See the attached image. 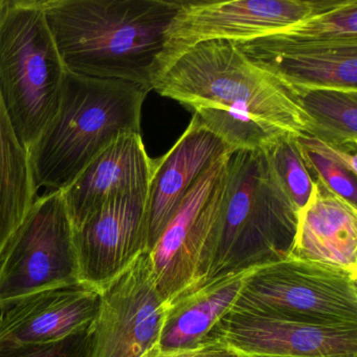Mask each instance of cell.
Here are the masks:
<instances>
[{"instance_id":"cell-10","label":"cell","mask_w":357,"mask_h":357,"mask_svg":"<svg viewBox=\"0 0 357 357\" xmlns=\"http://www.w3.org/2000/svg\"><path fill=\"white\" fill-rule=\"evenodd\" d=\"M231 151L200 175L149 252L156 285L168 304L193 281L198 252L225 197Z\"/></svg>"},{"instance_id":"cell-18","label":"cell","mask_w":357,"mask_h":357,"mask_svg":"<svg viewBox=\"0 0 357 357\" xmlns=\"http://www.w3.org/2000/svg\"><path fill=\"white\" fill-rule=\"evenodd\" d=\"M254 269L211 280L175 296L168 304L160 348L177 350L208 342L211 332L235 304Z\"/></svg>"},{"instance_id":"cell-21","label":"cell","mask_w":357,"mask_h":357,"mask_svg":"<svg viewBox=\"0 0 357 357\" xmlns=\"http://www.w3.org/2000/svg\"><path fill=\"white\" fill-rule=\"evenodd\" d=\"M296 91L298 102L312 124L309 137L336 147L357 150V91Z\"/></svg>"},{"instance_id":"cell-9","label":"cell","mask_w":357,"mask_h":357,"mask_svg":"<svg viewBox=\"0 0 357 357\" xmlns=\"http://www.w3.org/2000/svg\"><path fill=\"white\" fill-rule=\"evenodd\" d=\"M99 296L89 357H142L160 346L169 306L156 285L149 252Z\"/></svg>"},{"instance_id":"cell-5","label":"cell","mask_w":357,"mask_h":357,"mask_svg":"<svg viewBox=\"0 0 357 357\" xmlns=\"http://www.w3.org/2000/svg\"><path fill=\"white\" fill-rule=\"evenodd\" d=\"M66 70L41 0H6L0 10V96L28 152L59 109Z\"/></svg>"},{"instance_id":"cell-2","label":"cell","mask_w":357,"mask_h":357,"mask_svg":"<svg viewBox=\"0 0 357 357\" xmlns=\"http://www.w3.org/2000/svg\"><path fill=\"white\" fill-rule=\"evenodd\" d=\"M66 70L151 89L166 32L181 1L41 0Z\"/></svg>"},{"instance_id":"cell-25","label":"cell","mask_w":357,"mask_h":357,"mask_svg":"<svg viewBox=\"0 0 357 357\" xmlns=\"http://www.w3.org/2000/svg\"><path fill=\"white\" fill-rule=\"evenodd\" d=\"M296 141L303 149L312 152L329 162H335L352 172L353 174L357 175V150L344 149V148L329 145L325 142L319 141L309 135L296 137Z\"/></svg>"},{"instance_id":"cell-7","label":"cell","mask_w":357,"mask_h":357,"mask_svg":"<svg viewBox=\"0 0 357 357\" xmlns=\"http://www.w3.org/2000/svg\"><path fill=\"white\" fill-rule=\"evenodd\" d=\"M80 284L63 194L47 192L35 200L0 255V310L37 292Z\"/></svg>"},{"instance_id":"cell-16","label":"cell","mask_w":357,"mask_h":357,"mask_svg":"<svg viewBox=\"0 0 357 357\" xmlns=\"http://www.w3.org/2000/svg\"><path fill=\"white\" fill-rule=\"evenodd\" d=\"M288 257L357 273V208L313 181L312 193L298 212Z\"/></svg>"},{"instance_id":"cell-1","label":"cell","mask_w":357,"mask_h":357,"mask_svg":"<svg viewBox=\"0 0 357 357\" xmlns=\"http://www.w3.org/2000/svg\"><path fill=\"white\" fill-rule=\"evenodd\" d=\"M151 89L193 112L231 149H264L281 135H310L296 91L231 41L198 43L158 60Z\"/></svg>"},{"instance_id":"cell-13","label":"cell","mask_w":357,"mask_h":357,"mask_svg":"<svg viewBox=\"0 0 357 357\" xmlns=\"http://www.w3.org/2000/svg\"><path fill=\"white\" fill-rule=\"evenodd\" d=\"M99 292L75 285L37 292L1 310L0 349L45 346L91 329Z\"/></svg>"},{"instance_id":"cell-4","label":"cell","mask_w":357,"mask_h":357,"mask_svg":"<svg viewBox=\"0 0 357 357\" xmlns=\"http://www.w3.org/2000/svg\"><path fill=\"white\" fill-rule=\"evenodd\" d=\"M150 91L137 83L66 70L59 109L29 151L37 192L63 191L120 135L141 133Z\"/></svg>"},{"instance_id":"cell-12","label":"cell","mask_w":357,"mask_h":357,"mask_svg":"<svg viewBox=\"0 0 357 357\" xmlns=\"http://www.w3.org/2000/svg\"><path fill=\"white\" fill-rule=\"evenodd\" d=\"M236 355L357 353V326H327L231 308L208 337Z\"/></svg>"},{"instance_id":"cell-3","label":"cell","mask_w":357,"mask_h":357,"mask_svg":"<svg viewBox=\"0 0 357 357\" xmlns=\"http://www.w3.org/2000/svg\"><path fill=\"white\" fill-rule=\"evenodd\" d=\"M296 222L298 210L264 149L233 150L222 204L198 252L193 281L185 291L285 259Z\"/></svg>"},{"instance_id":"cell-6","label":"cell","mask_w":357,"mask_h":357,"mask_svg":"<svg viewBox=\"0 0 357 357\" xmlns=\"http://www.w3.org/2000/svg\"><path fill=\"white\" fill-rule=\"evenodd\" d=\"M231 308L327 326H357V273L286 257L257 267Z\"/></svg>"},{"instance_id":"cell-15","label":"cell","mask_w":357,"mask_h":357,"mask_svg":"<svg viewBox=\"0 0 357 357\" xmlns=\"http://www.w3.org/2000/svg\"><path fill=\"white\" fill-rule=\"evenodd\" d=\"M153 171L154 160L148 155L141 133L120 135L62 191L74 229L112 196L148 191Z\"/></svg>"},{"instance_id":"cell-28","label":"cell","mask_w":357,"mask_h":357,"mask_svg":"<svg viewBox=\"0 0 357 357\" xmlns=\"http://www.w3.org/2000/svg\"><path fill=\"white\" fill-rule=\"evenodd\" d=\"M6 0H0V10L3 9V6H5Z\"/></svg>"},{"instance_id":"cell-26","label":"cell","mask_w":357,"mask_h":357,"mask_svg":"<svg viewBox=\"0 0 357 357\" xmlns=\"http://www.w3.org/2000/svg\"><path fill=\"white\" fill-rule=\"evenodd\" d=\"M142 357H239L220 344L206 342L193 348L162 350L154 347Z\"/></svg>"},{"instance_id":"cell-17","label":"cell","mask_w":357,"mask_h":357,"mask_svg":"<svg viewBox=\"0 0 357 357\" xmlns=\"http://www.w3.org/2000/svg\"><path fill=\"white\" fill-rule=\"evenodd\" d=\"M241 52L292 89L357 91V43Z\"/></svg>"},{"instance_id":"cell-27","label":"cell","mask_w":357,"mask_h":357,"mask_svg":"<svg viewBox=\"0 0 357 357\" xmlns=\"http://www.w3.org/2000/svg\"><path fill=\"white\" fill-rule=\"evenodd\" d=\"M239 357H357V353L344 354L301 355V356H273V355H238Z\"/></svg>"},{"instance_id":"cell-22","label":"cell","mask_w":357,"mask_h":357,"mask_svg":"<svg viewBox=\"0 0 357 357\" xmlns=\"http://www.w3.org/2000/svg\"><path fill=\"white\" fill-rule=\"evenodd\" d=\"M264 152L282 188L298 212L310 198L313 181L296 137L281 135L265 147Z\"/></svg>"},{"instance_id":"cell-24","label":"cell","mask_w":357,"mask_h":357,"mask_svg":"<svg viewBox=\"0 0 357 357\" xmlns=\"http://www.w3.org/2000/svg\"><path fill=\"white\" fill-rule=\"evenodd\" d=\"M91 330L56 344L0 349V357H89Z\"/></svg>"},{"instance_id":"cell-20","label":"cell","mask_w":357,"mask_h":357,"mask_svg":"<svg viewBox=\"0 0 357 357\" xmlns=\"http://www.w3.org/2000/svg\"><path fill=\"white\" fill-rule=\"evenodd\" d=\"M340 43H357V0H344L336 9L287 30L235 45L241 51L268 52Z\"/></svg>"},{"instance_id":"cell-19","label":"cell","mask_w":357,"mask_h":357,"mask_svg":"<svg viewBox=\"0 0 357 357\" xmlns=\"http://www.w3.org/2000/svg\"><path fill=\"white\" fill-rule=\"evenodd\" d=\"M29 152L0 96V255L37 199Z\"/></svg>"},{"instance_id":"cell-14","label":"cell","mask_w":357,"mask_h":357,"mask_svg":"<svg viewBox=\"0 0 357 357\" xmlns=\"http://www.w3.org/2000/svg\"><path fill=\"white\" fill-rule=\"evenodd\" d=\"M194 116L172 148L158 160L146 199L149 252L185 196L213 162L231 151Z\"/></svg>"},{"instance_id":"cell-11","label":"cell","mask_w":357,"mask_h":357,"mask_svg":"<svg viewBox=\"0 0 357 357\" xmlns=\"http://www.w3.org/2000/svg\"><path fill=\"white\" fill-rule=\"evenodd\" d=\"M146 199L147 191L116 194L74 229L82 285L100 294L142 254L149 252Z\"/></svg>"},{"instance_id":"cell-23","label":"cell","mask_w":357,"mask_h":357,"mask_svg":"<svg viewBox=\"0 0 357 357\" xmlns=\"http://www.w3.org/2000/svg\"><path fill=\"white\" fill-rule=\"evenodd\" d=\"M301 150L312 181H321L336 195L357 208V175L312 152L303 148Z\"/></svg>"},{"instance_id":"cell-8","label":"cell","mask_w":357,"mask_h":357,"mask_svg":"<svg viewBox=\"0 0 357 357\" xmlns=\"http://www.w3.org/2000/svg\"><path fill=\"white\" fill-rule=\"evenodd\" d=\"M344 0L181 1L166 32L162 58L204 41L246 43L336 9ZM158 59V60H160Z\"/></svg>"}]
</instances>
